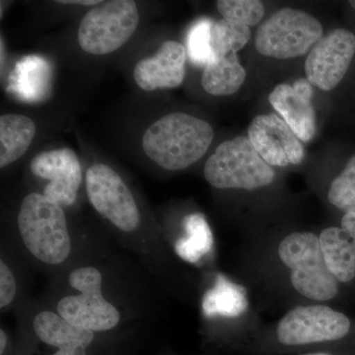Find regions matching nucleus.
<instances>
[{
	"mask_svg": "<svg viewBox=\"0 0 355 355\" xmlns=\"http://www.w3.org/2000/svg\"><path fill=\"white\" fill-rule=\"evenodd\" d=\"M251 39V30L247 26L222 18L212 27L211 46L214 58L227 57L229 53L242 50Z\"/></svg>",
	"mask_w": 355,
	"mask_h": 355,
	"instance_id": "aec40b11",
	"label": "nucleus"
},
{
	"mask_svg": "<svg viewBox=\"0 0 355 355\" xmlns=\"http://www.w3.org/2000/svg\"><path fill=\"white\" fill-rule=\"evenodd\" d=\"M58 2L64 4H79V6H99L102 1H98V0H60V1Z\"/></svg>",
	"mask_w": 355,
	"mask_h": 355,
	"instance_id": "bb28decb",
	"label": "nucleus"
},
{
	"mask_svg": "<svg viewBox=\"0 0 355 355\" xmlns=\"http://www.w3.org/2000/svg\"><path fill=\"white\" fill-rule=\"evenodd\" d=\"M7 345V336L3 329L0 330V354H4V350L6 349Z\"/></svg>",
	"mask_w": 355,
	"mask_h": 355,
	"instance_id": "c85d7f7f",
	"label": "nucleus"
},
{
	"mask_svg": "<svg viewBox=\"0 0 355 355\" xmlns=\"http://www.w3.org/2000/svg\"><path fill=\"white\" fill-rule=\"evenodd\" d=\"M214 24V21L209 18H200L193 23L187 35V55L198 67H207L214 58L211 46Z\"/></svg>",
	"mask_w": 355,
	"mask_h": 355,
	"instance_id": "4be33fe9",
	"label": "nucleus"
},
{
	"mask_svg": "<svg viewBox=\"0 0 355 355\" xmlns=\"http://www.w3.org/2000/svg\"><path fill=\"white\" fill-rule=\"evenodd\" d=\"M84 349H58L53 355H87Z\"/></svg>",
	"mask_w": 355,
	"mask_h": 355,
	"instance_id": "cd10ccee",
	"label": "nucleus"
},
{
	"mask_svg": "<svg viewBox=\"0 0 355 355\" xmlns=\"http://www.w3.org/2000/svg\"><path fill=\"white\" fill-rule=\"evenodd\" d=\"M338 347V345L324 347V349L309 350V352H301V354L295 355H343V352H340Z\"/></svg>",
	"mask_w": 355,
	"mask_h": 355,
	"instance_id": "a878e982",
	"label": "nucleus"
},
{
	"mask_svg": "<svg viewBox=\"0 0 355 355\" xmlns=\"http://www.w3.org/2000/svg\"><path fill=\"white\" fill-rule=\"evenodd\" d=\"M35 176L48 180L44 196L62 207L76 202L77 193L83 182V170L76 153L72 149H55L35 156L30 163Z\"/></svg>",
	"mask_w": 355,
	"mask_h": 355,
	"instance_id": "f8f14e48",
	"label": "nucleus"
},
{
	"mask_svg": "<svg viewBox=\"0 0 355 355\" xmlns=\"http://www.w3.org/2000/svg\"><path fill=\"white\" fill-rule=\"evenodd\" d=\"M214 130L207 121L184 113L166 114L142 139L147 157L170 171L186 169L209 150Z\"/></svg>",
	"mask_w": 355,
	"mask_h": 355,
	"instance_id": "7ed1b4c3",
	"label": "nucleus"
},
{
	"mask_svg": "<svg viewBox=\"0 0 355 355\" xmlns=\"http://www.w3.org/2000/svg\"><path fill=\"white\" fill-rule=\"evenodd\" d=\"M354 55V33L334 30L311 49L305 60L306 79L321 90H333L347 74Z\"/></svg>",
	"mask_w": 355,
	"mask_h": 355,
	"instance_id": "9d476101",
	"label": "nucleus"
},
{
	"mask_svg": "<svg viewBox=\"0 0 355 355\" xmlns=\"http://www.w3.org/2000/svg\"><path fill=\"white\" fill-rule=\"evenodd\" d=\"M203 175L218 190L254 191L275 182V170L261 157L249 137L225 140L205 165Z\"/></svg>",
	"mask_w": 355,
	"mask_h": 355,
	"instance_id": "39448f33",
	"label": "nucleus"
},
{
	"mask_svg": "<svg viewBox=\"0 0 355 355\" xmlns=\"http://www.w3.org/2000/svg\"><path fill=\"white\" fill-rule=\"evenodd\" d=\"M139 24V9L132 0L102 1L81 20L79 46L90 55H108L127 43Z\"/></svg>",
	"mask_w": 355,
	"mask_h": 355,
	"instance_id": "0eeeda50",
	"label": "nucleus"
},
{
	"mask_svg": "<svg viewBox=\"0 0 355 355\" xmlns=\"http://www.w3.org/2000/svg\"><path fill=\"white\" fill-rule=\"evenodd\" d=\"M270 256L284 273V286L300 303H331L340 295L342 284L324 263L319 234L295 230L273 241Z\"/></svg>",
	"mask_w": 355,
	"mask_h": 355,
	"instance_id": "f03ea898",
	"label": "nucleus"
},
{
	"mask_svg": "<svg viewBox=\"0 0 355 355\" xmlns=\"http://www.w3.org/2000/svg\"><path fill=\"white\" fill-rule=\"evenodd\" d=\"M328 202L342 211H355V155L345 169L331 181L327 193Z\"/></svg>",
	"mask_w": 355,
	"mask_h": 355,
	"instance_id": "5701e85b",
	"label": "nucleus"
},
{
	"mask_svg": "<svg viewBox=\"0 0 355 355\" xmlns=\"http://www.w3.org/2000/svg\"><path fill=\"white\" fill-rule=\"evenodd\" d=\"M217 9L223 19L247 27L258 25L265 16V6L259 0H219Z\"/></svg>",
	"mask_w": 355,
	"mask_h": 355,
	"instance_id": "b1692460",
	"label": "nucleus"
},
{
	"mask_svg": "<svg viewBox=\"0 0 355 355\" xmlns=\"http://www.w3.org/2000/svg\"><path fill=\"white\" fill-rule=\"evenodd\" d=\"M349 4H350V6H352V7H354V8L355 9V0H352V1H349Z\"/></svg>",
	"mask_w": 355,
	"mask_h": 355,
	"instance_id": "c756f323",
	"label": "nucleus"
},
{
	"mask_svg": "<svg viewBox=\"0 0 355 355\" xmlns=\"http://www.w3.org/2000/svg\"><path fill=\"white\" fill-rule=\"evenodd\" d=\"M17 221L23 244L37 260L55 266L69 258L71 240L62 205L42 193H30L21 203Z\"/></svg>",
	"mask_w": 355,
	"mask_h": 355,
	"instance_id": "20e7f679",
	"label": "nucleus"
},
{
	"mask_svg": "<svg viewBox=\"0 0 355 355\" xmlns=\"http://www.w3.org/2000/svg\"><path fill=\"white\" fill-rule=\"evenodd\" d=\"M352 329V319L330 303H300L275 323L250 331L233 349L241 355L297 354L336 347Z\"/></svg>",
	"mask_w": 355,
	"mask_h": 355,
	"instance_id": "f257e3e1",
	"label": "nucleus"
},
{
	"mask_svg": "<svg viewBox=\"0 0 355 355\" xmlns=\"http://www.w3.org/2000/svg\"><path fill=\"white\" fill-rule=\"evenodd\" d=\"M246 70L240 64L237 53L211 60L203 69L202 85L212 96L235 94L245 83Z\"/></svg>",
	"mask_w": 355,
	"mask_h": 355,
	"instance_id": "6ab92c4d",
	"label": "nucleus"
},
{
	"mask_svg": "<svg viewBox=\"0 0 355 355\" xmlns=\"http://www.w3.org/2000/svg\"><path fill=\"white\" fill-rule=\"evenodd\" d=\"M323 38V26L311 14L282 8L258 28L257 51L263 57L289 60L304 55Z\"/></svg>",
	"mask_w": 355,
	"mask_h": 355,
	"instance_id": "423d86ee",
	"label": "nucleus"
},
{
	"mask_svg": "<svg viewBox=\"0 0 355 355\" xmlns=\"http://www.w3.org/2000/svg\"><path fill=\"white\" fill-rule=\"evenodd\" d=\"M257 153L272 167L298 165L305 157L301 140L277 114H260L248 128Z\"/></svg>",
	"mask_w": 355,
	"mask_h": 355,
	"instance_id": "9b49d317",
	"label": "nucleus"
},
{
	"mask_svg": "<svg viewBox=\"0 0 355 355\" xmlns=\"http://www.w3.org/2000/svg\"><path fill=\"white\" fill-rule=\"evenodd\" d=\"M70 286L80 292L60 299L58 313L65 321L93 331L114 329L121 319L120 312L102 294V275L93 266L72 270L69 277Z\"/></svg>",
	"mask_w": 355,
	"mask_h": 355,
	"instance_id": "6e6552de",
	"label": "nucleus"
},
{
	"mask_svg": "<svg viewBox=\"0 0 355 355\" xmlns=\"http://www.w3.org/2000/svg\"><path fill=\"white\" fill-rule=\"evenodd\" d=\"M184 226L189 238L178 243L177 253L186 260L195 261L200 254L209 251L211 233L205 217L200 214H191L187 217Z\"/></svg>",
	"mask_w": 355,
	"mask_h": 355,
	"instance_id": "412c9836",
	"label": "nucleus"
},
{
	"mask_svg": "<svg viewBox=\"0 0 355 355\" xmlns=\"http://www.w3.org/2000/svg\"><path fill=\"white\" fill-rule=\"evenodd\" d=\"M85 184L91 205L104 218L123 232H132L139 227V207L118 173L98 163L89 168Z\"/></svg>",
	"mask_w": 355,
	"mask_h": 355,
	"instance_id": "1a4fd4ad",
	"label": "nucleus"
},
{
	"mask_svg": "<svg viewBox=\"0 0 355 355\" xmlns=\"http://www.w3.org/2000/svg\"><path fill=\"white\" fill-rule=\"evenodd\" d=\"M16 294V282L12 272L3 260L0 261V307L10 305Z\"/></svg>",
	"mask_w": 355,
	"mask_h": 355,
	"instance_id": "393cba45",
	"label": "nucleus"
},
{
	"mask_svg": "<svg viewBox=\"0 0 355 355\" xmlns=\"http://www.w3.org/2000/svg\"><path fill=\"white\" fill-rule=\"evenodd\" d=\"M51 80L50 62L39 55H28L21 58L14 67L7 91L23 101L39 102L50 92Z\"/></svg>",
	"mask_w": 355,
	"mask_h": 355,
	"instance_id": "dca6fc26",
	"label": "nucleus"
},
{
	"mask_svg": "<svg viewBox=\"0 0 355 355\" xmlns=\"http://www.w3.org/2000/svg\"><path fill=\"white\" fill-rule=\"evenodd\" d=\"M36 135L34 121L23 114L0 116V167L4 168L23 156Z\"/></svg>",
	"mask_w": 355,
	"mask_h": 355,
	"instance_id": "a211bd4d",
	"label": "nucleus"
},
{
	"mask_svg": "<svg viewBox=\"0 0 355 355\" xmlns=\"http://www.w3.org/2000/svg\"><path fill=\"white\" fill-rule=\"evenodd\" d=\"M187 55L184 44L166 41L154 57L137 62L133 78L144 91L176 88L183 83L186 76Z\"/></svg>",
	"mask_w": 355,
	"mask_h": 355,
	"instance_id": "4468645a",
	"label": "nucleus"
},
{
	"mask_svg": "<svg viewBox=\"0 0 355 355\" xmlns=\"http://www.w3.org/2000/svg\"><path fill=\"white\" fill-rule=\"evenodd\" d=\"M33 327L41 342L58 349H86L94 340L93 331L74 326L50 311L39 313Z\"/></svg>",
	"mask_w": 355,
	"mask_h": 355,
	"instance_id": "f3484780",
	"label": "nucleus"
},
{
	"mask_svg": "<svg viewBox=\"0 0 355 355\" xmlns=\"http://www.w3.org/2000/svg\"><path fill=\"white\" fill-rule=\"evenodd\" d=\"M313 86L306 78L275 86L268 101L301 141H309L316 132V114L312 104Z\"/></svg>",
	"mask_w": 355,
	"mask_h": 355,
	"instance_id": "ddd939ff",
	"label": "nucleus"
},
{
	"mask_svg": "<svg viewBox=\"0 0 355 355\" xmlns=\"http://www.w3.org/2000/svg\"><path fill=\"white\" fill-rule=\"evenodd\" d=\"M324 263L340 284L355 279V211L343 214L340 226H329L319 233Z\"/></svg>",
	"mask_w": 355,
	"mask_h": 355,
	"instance_id": "2eb2a0df",
	"label": "nucleus"
}]
</instances>
